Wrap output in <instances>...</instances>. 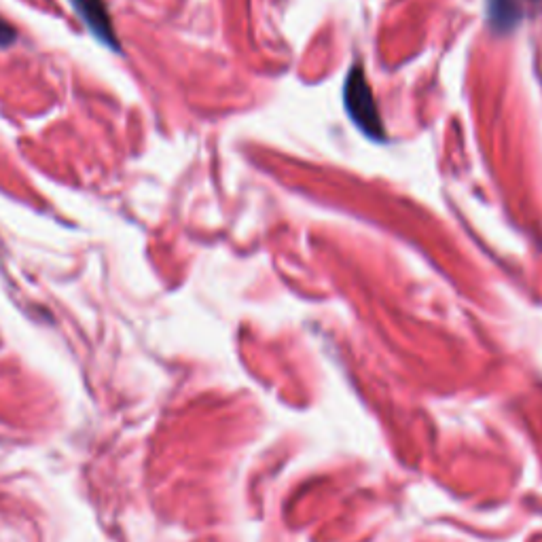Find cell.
Here are the masks:
<instances>
[{"label":"cell","instance_id":"277c9868","mask_svg":"<svg viewBox=\"0 0 542 542\" xmlns=\"http://www.w3.org/2000/svg\"><path fill=\"white\" fill-rule=\"evenodd\" d=\"M13 39H15V30L0 20V45H11Z\"/></svg>","mask_w":542,"mask_h":542},{"label":"cell","instance_id":"7a4b0ae2","mask_svg":"<svg viewBox=\"0 0 542 542\" xmlns=\"http://www.w3.org/2000/svg\"><path fill=\"white\" fill-rule=\"evenodd\" d=\"M70 3L81 15L85 26L96 34L98 41L117 49V36H115L111 15H108V11H106L104 0H70Z\"/></svg>","mask_w":542,"mask_h":542},{"label":"cell","instance_id":"6da1fadb","mask_svg":"<svg viewBox=\"0 0 542 542\" xmlns=\"http://www.w3.org/2000/svg\"><path fill=\"white\" fill-rule=\"evenodd\" d=\"M343 102H346V111L360 132L371 140H386L384 121L377 113L373 89L360 66H354L348 72L346 85H343Z\"/></svg>","mask_w":542,"mask_h":542},{"label":"cell","instance_id":"3957f363","mask_svg":"<svg viewBox=\"0 0 542 542\" xmlns=\"http://www.w3.org/2000/svg\"><path fill=\"white\" fill-rule=\"evenodd\" d=\"M487 13H490L492 28H496L498 32H507L519 22V7L515 0H490Z\"/></svg>","mask_w":542,"mask_h":542}]
</instances>
